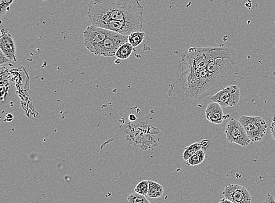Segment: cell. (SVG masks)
I'll list each match as a JSON object with an SVG mask.
<instances>
[{
    "instance_id": "1",
    "label": "cell",
    "mask_w": 275,
    "mask_h": 203,
    "mask_svg": "<svg viewBox=\"0 0 275 203\" xmlns=\"http://www.w3.org/2000/svg\"><path fill=\"white\" fill-rule=\"evenodd\" d=\"M237 61L236 52L230 46L191 47L179 61L177 82L192 99L213 95L229 86Z\"/></svg>"
},
{
    "instance_id": "2",
    "label": "cell",
    "mask_w": 275,
    "mask_h": 203,
    "mask_svg": "<svg viewBox=\"0 0 275 203\" xmlns=\"http://www.w3.org/2000/svg\"><path fill=\"white\" fill-rule=\"evenodd\" d=\"M140 0H90L88 17L92 25L108 20L124 21L143 26Z\"/></svg>"
},
{
    "instance_id": "3",
    "label": "cell",
    "mask_w": 275,
    "mask_h": 203,
    "mask_svg": "<svg viewBox=\"0 0 275 203\" xmlns=\"http://www.w3.org/2000/svg\"><path fill=\"white\" fill-rule=\"evenodd\" d=\"M160 133V130L148 123H129L125 130L126 140L134 147L146 150L157 146L154 136Z\"/></svg>"
},
{
    "instance_id": "4",
    "label": "cell",
    "mask_w": 275,
    "mask_h": 203,
    "mask_svg": "<svg viewBox=\"0 0 275 203\" xmlns=\"http://www.w3.org/2000/svg\"><path fill=\"white\" fill-rule=\"evenodd\" d=\"M239 121L243 126L251 142H259L266 135L267 125L262 117L242 115Z\"/></svg>"
},
{
    "instance_id": "5",
    "label": "cell",
    "mask_w": 275,
    "mask_h": 203,
    "mask_svg": "<svg viewBox=\"0 0 275 203\" xmlns=\"http://www.w3.org/2000/svg\"><path fill=\"white\" fill-rule=\"evenodd\" d=\"M112 32L102 28L89 26L84 32V45L90 53L98 56L101 46Z\"/></svg>"
},
{
    "instance_id": "6",
    "label": "cell",
    "mask_w": 275,
    "mask_h": 203,
    "mask_svg": "<svg viewBox=\"0 0 275 203\" xmlns=\"http://www.w3.org/2000/svg\"><path fill=\"white\" fill-rule=\"evenodd\" d=\"M225 133L227 139L230 143L247 147L251 142L243 126L240 121L234 118L230 119L228 122Z\"/></svg>"
},
{
    "instance_id": "7",
    "label": "cell",
    "mask_w": 275,
    "mask_h": 203,
    "mask_svg": "<svg viewBox=\"0 0 275 203\" xmlns=\"http://www.w3.org/2000/svg\"><path fill=\"white\" fill-rule=\"evenodd\" d=\"M240 88L237 85H229L212 95L211 100L226 108L236 106L240 103Z\"/></svg>"
},
{
    "instance_id": "8",
    "label": "cell",
    "mask_w": 275,
    "mask_h": 203,
    "mask_svg": "<svg viewBox=\"0 0 275 203\" xmlns=\"http://www.w3.org/2000/svg\"><path fill=\"white\" fill-rule=\"evenodd\" d=\"M93 26L106 29L126 36H129L133 32L143 31V26L124 21L108 20L100 22Z\"/></svg>"
},
{
    "instance_id": "9",
    "label": "cell",
    "mask_w": 275,
    "mask_h": 203,
    "mask_svg": "<svg viewBox=\"0 0 275 203\" xmlns=\"http://www.w3.org/2000/svg\"><path fill=\"white\" fill-rule=\"evenodd\" d=\"M128 39L129 36L123 35L112 31V34L101 46L98 56L115 57L118 49L124 43L129 42Z\"/></svg>"
},
{
    "instance_id": "10",
    "label": "cell",
    "mask_w": 275,
    "mask_h": 203,
    "mask_svg": "<svg viewBox=\"0 0 275 203\" xmlns=\"http://www.w3.org/2000/svg\"><path fill=\"white\" fill-rule=\"evenodd\" d=\"M224 197L234 203H251L252 197L249 191L239 184H229L223 192Z\"/></svg>"
},
{
    "instance_id": "11",
    "label": "cell",
    "mask_w": 275,
    "mask_h": 203,
    "mask_svg": "<svg viewBox=\"0 0 275 203\" xmlns=\"http://www.w3.org/2000/svg\"><path fill=\"white\" fill-rule=\"evenodd\" d=\"M0 49L10 61H16L17 53L15 42L12 34L7 29H2L0 37Z\"/></svg>"
},
{
    "instance_id": "12",
    "label": "cell",
    "mask_w": 275,
    "mask_h": 203,
    "mask_svg": "<svg viewBox=\"0 0 275 203\" xmlns=\"http://www.w3.org/2000/svg\"><path fill=\"white\" fill-rule=\"evenodd\" d=\"M205 117L207 121L213 124L221 125L229 117H227L224 115L223 108L218 104L212 102L206 108Z\"/></svg>"
},
{
    "instance_id": "13",
    "label": "cell",
    "mask_w": 275,
    "mask_h": 203,
    "mask_svg": "<svg viewBox=\"0 0 275 203\" xmlns=\"http://www.w3.org/2000/svg\"><path fill=\"white\" fill-rule=\"evenodd\" d=\"M209 140L207 139L202 140L200 142H195L185 148L183 154V158L184 161H187L196 153L197 151L201 149L205 151L207 150L208 146Z\"/></svg>"
},
{
    "instance_id": "14",
    "label": "cell",
    "mask_w": 275,
    "mask_h": 203,
    "mask_svg": "<svg viewBox=\"0 0 275 203\" xmlns=\"http://www.w3.org/2000/svg\"><path fill=\"white\" fill-rule=\"evenodd\" d=\"M148 183H149V188H148L147 196L150 198L161 197L164 191L163 186L153 181L148 180Z\"/></svg>"
},
{
    "instance_id": "15",
    "label": "cell",
    "mask_w": 275,
    "mask_h": 203,
    "mask_svg": "<svg viewBox=\"0 0 275 203\" xmlns=\"http://www.w3.org/2000/svg\"><path fill=\"white\" fill-rule=\"evenodd\" d=\"M135 48L128 42L122 45L118 50L116 56L119 60H126L132 55Z\"/></svg>"
},
{
    "instance_id": "16",
    "label": "cell",
    "mask_w": 275,
    "mask_h": 203,
    "mask_svg": "<svg viewBox=\"0 0 275 203\" xmlns=\"http://www.w3.org/2000/svg\"><path fill=\"white\" fill-rule=\"evenodd\" d=\"M205 151L201 149L196 152L194 155L186 161V164L190 166H195L200 165L203 162L205 158Z\"/></svg>"
},
{
    "instance_id": "17",
    "label": "cell",
    "mask_w": 275,
    "mask_h": 203,
    "mask_svg": "<svg viewBox=\"0 0 275 203\" xmlns=\"http://www.w3.org/2000/svg\"><path fill=\"white\" fill-rule=\"evenodd\" d=\"M146 34L143 31L133 32L129 36L128 41L134 48L139 46L145 38Z\"/></svg>"
},
{
    "instance_id": "18",
    "label": "cell",
    "mask_w": 275,
    "mask_h": 203,
    "mask_svg": "<svg viewBox=\"0 0 275 203\" xmlns=\"http://www.w3.org/2000/svg\"><path fill=\"white\" fill-rule=\"evenodd\" d=\"M148 188H149L148 180H143L137 185L135 191L136 193L146 196L148 194Z\"/></svg>"
},
{
    "instance_id": "19",
    "label": "cell",
    "mask_w": 275,
    "mask_h": 203,
    "mask_svg": "<svg viewBox=\"0 0 275 203\" xmlns=\"http://www.w3.org/2000/svg\"><path fill=\"white\" fill-rule=\"evenodd\" d=\"M15 0H0V17L3 19L7 12H10V7Z\"/></svg>"
},
{
    "instance_id": "20",
    "label": "cell",
    "mask_w": 275,
    "mask_h": 203,
    "mask_svg": "<svg viewBox=\"0 0 275 203\" xmlns=\"http://www.w3.org/2000/svg\"><path fill=\"white\" fill-rule=\"evenodd\" d=\"M128 203H145L147 200L144 195L139 193H133L128 197Z\"/></svg>"
},
{
    "instance_id": "21",
    "label": "cell",
    "mask_w": 275,
    "mask_h": 203,
    "mask_svg": "<svg viewBox=\"0 0 275 203\" xmlns=\"http://www.w3.org/2000/svg\"><path fill=\"white\" fill-rule=\"evenodd\" d=\"M10 60L7 58L5 54L3 53L2 50H0V64L3 65L8 63Z\"/></svg>"
},
{
    "instance_id": "22",
    "label": "cell",
    "mask_w": 275,
    "mask_h": 203,
    "mask_svg": "<svg viewBox=\"0 0 275 203\" xmlns=\"http://www.w3.org/2000/svg\"><path fill=\"white\" fill-rule=\"evenodd\" d=\"M270 136L275 140V118L273 117L272 124L270 126Z\"/></svg>"
},
{
    "instance_id": "23",
    "label": "cell",
    "mask_w": 275,
    "mask_h": 203,
    "mask_svg": "<svg viewBox=\"0 0 275 203\" xmlns=\"http://www.w3.org/2000/svg\"><path fill=\"white\" fill-rule=\"evenodd\" d=\"M263 203H275L274 198L272 194L267 193Z\"/></svg>"
},
{
    "instance_id": "24",
    "label": "cell",
    "mask_w": 275,
    "mask_h": 203,
    "mask_svg": "<svg viewBox=\"0 0 275 203\" xmlns=\"http://www.w3.org/2000/svg\"><path fill=\"white\" fill-rule=\"evenodd\" d=\"M218 203H234V202L229 200V199H227L224 197V198H222V200H220Z\"/></svg>"
},
{
    "instance_id": "25",
    "label": "cell",
    "mask_w": 275,
    "mask_h": 203,
    "mask_svg": "<svg viewBox=\"0 0 275 203\" xmlns=\"http://www.w3.org/2000/svg\"><path fill=\"white\" fill-rule=\"evenodd\" d=\"M129 120L131 122H134L136 120V117L135 115L131 114L129 116Z\"/></svg>"
},
{
    "instance_id": "26",
    "label": "cell",
    "mask_w": 275,
    "mask_h": 203,
    "mask_svg": "<svg viewBox=\"0 0 275 203\" xmlns=\"http://www.w3.org/2000/svg\"><path fill=\"white\" fill-rule=\"evenodd\" d=\"M145 203H151L149 201L147 200Z\"/></svg>"
},
{
    "instance_id": "27",
    "label": "cell",
    "mask_w": 275,
    "mask_h": 203,
    "mask_svg": "<svg viewBox=\"0 0 275 203\" xmlns=\"http://www.w3.org/2000/svg\"><path fill=\"white\" fill-rule=\"evenodd\" d=\"M273 117L275 118V114L274 115Z\"/></svg>"
}]
</instances>
